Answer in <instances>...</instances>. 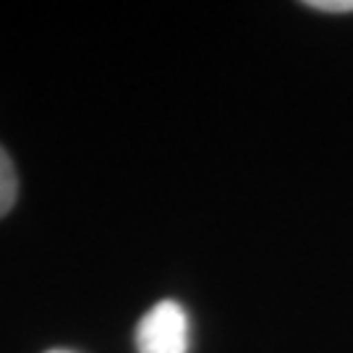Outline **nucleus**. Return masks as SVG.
Returning <instances> with one entry per match:
<instances>
[{
  "mask_svg": "<svg viewBox=\"0 0 353 353\" xmlns=\"http://www.w3.org/2000/svg\"><path fill=\"white\" fill-rule=\"evenodd\" d=\"M48 353H74V351H63V348H55V351H48Z\"/></svg>",
  "mask_w": 353,
  "mask_h": 353,
  "instance_id": "obj_4",
  "label": "nucleus"
},
{
  "mask_svg": "<svg viewBox=\"0 0 353 353\" xmlns=\"http://www.w3.org/2000/svg\"><path fill=\"white\" fill-rule=\"evenodd\" d=\"M314 11H327V13H348L353 11V0H309L306 3Z\"/></svg>",
  "mask_w": 353,
  "mask_h": 353,
  "instance_id": "obj_3",
  "label": "nucleus"
},
{
  "mask_svg": "<svg viewBox=\"0 0 353 353\" xmlns=\"http://www.w3.org/2000/svg\"><path fill=\"white\" fill-rule=\"evenodd\" d=\"M16 191H19L16 170H13L8 152L0 147V217L11 212V207L16 204Z\"/></svg>",
  "mask_w": 353,
  "mask_h": 353,
  "instance_id": "obj_2",
  "label": "nucleus"
},
{
  "mask_svg": "<svg viewBox=\"0 0 353 353\" xmlns=\"http://www.w3.org/2000/svg\"><path fill=\"white\" fill-rule=\"evenodd\" d=\"M139 353H189V316L178 301H157L137 325Z\"/></svg>",
  "mask_w": 353,
  "mask_h": 353,
  "instance_id": "obj_1",
  "label": "nucleus"
}]
</instances>
